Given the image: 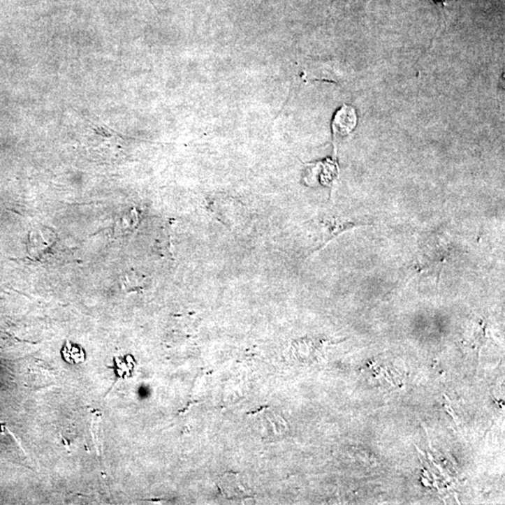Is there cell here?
I'll list each match as a JSON object with an SVG mask.
<instances>
[{
  "label": "cell",
  "mask_w": 505,
  "mask_h": 505,
  "mask_svg": "<svg viewBox=\"0 0 505 505\" xmlns=\"http://www.w3.org/2000/svg\"><path fill=\"white\" fill-rule=\"evenodd\" d=\"M218 485L228 499H241L252 498V492L244 488L239 478V474L226 473L220 477Z\"/></svg>",
  "instance_id": "6da1fadb"
},
{
  "label": "cell",
  "mask_w": 505,
  "mask_h": 505,
  "mask_svg": "<svg viewBox=\"0 0 505 505\" xmlns=\"http://www.w3.org/2000/svg\"><path fill=\"white\" fill-rule=\"evenodd\" d=\"M358 124V117L354 108L344 105L336 112L332 122L334 134L346 136L354 131Z\"/></svg>",
  "instance_id": "7a4b0ae2"
},
{
  "label": "cell",
  "mask_w": 505,
  "mask_h": 505,
  "mask_svg": "<svg viewBox=\"0 0 505 505\" xmlns=\"http://www.w3.org/2000/svg\"><path fill=\"white\" fill-rule=\"evenodd\" d=\"M440 1H444V0H440Z\"/></svg>",
  "instance_id": "3957f363"
}]
</instances>
